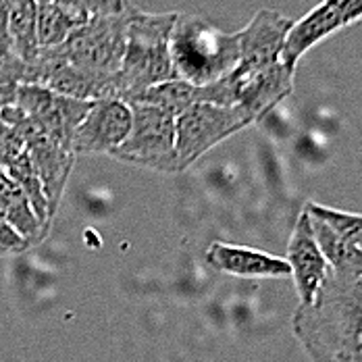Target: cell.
I'll return each mask as SVG.
<instances>
[{
  "label": "cell",
  "instance_id": "cell-9",
  "mask_svg": "<svg viewBox=\"0 0 362 362\" xmlns=\"http://www.w3.org/2000/svg\"><path fill=\"white\" fill-rule=\"evenodd\" d=\"M15 105L44 136L73 150V136L94 103L63 96L42 86H21Z\"/></svg>",
  "mask_w": 362,
  "mask_h": 362
},
{
  "label": "cell",
  "instance_id": "cell-1",
  "mask_svg": "<svg viewBox=\"0 0 362 362\" xmlns=\"http://www.w3.org/2000/svg\"><path fill=\"white\" fill-rule=\"evenodd\" d=\"M136 4L100 15L77 28L61 46L40 48L28 63V83L79 100L117 96V77L127 48V28Z\"/></svg>",
  "mask_w": 362,
  "mask_h": 362
},
{
  "label": "cell",
  "instance_id": "cell-6",
  "mask_svg": "<svg viewBox=\"0 0 362 362\" xmlns=\"http://www.w3.org/2000/svg\"><path fill=\"white\" fill-rule=\"evenodd\" d=\"M129 109L134 115L132 132L110 156L160 173H181L175 117L148 105H129Z\"/></svg>",
  "mask_w": 362,
  "mask_h": 362
},
{
  "label": "cell",
  "instance_id": "cell-2",
  "mask_svg": "<svg viewBox=\"0 0 362 362\" xmlns=\"http://www.w3.org/2000/svg\"><path fill=\"white\" fill-rule=\"evenodd\" d=\"M291 329L313 362H362V279L329 271L315 300L293 313Z\"/></svg>",
  "mask_w": 362,
  "mask_h": 362
},
{
  "label": "cell",
  "instance_id": "cell-3",
  "mask_svg": "<svg viewBox=\"0 0 362 362\" xmlns=\"http://www.w3.org/2000/svg\"><path fill=\"white\" fill-rule=\"evenodd\" d=\"M177 13H144L138 6L127 28V48L117 77V98L140 94L177 79L171 61V34Z\"/></svg>",
  "mask_w": 362,
  "mask_h": 362
},
{
  "label": "cell",
  "instance_id": "cell-8",
  "mask_svg": "<svg viewBox=\"0 0 362 362\" xmlns=\"http://www.w3.org/2000/svg\"><path fill=\"white\" fill-rule=\"evenodd\" d=\"M0 121L4 125H8L21 138V142H23L30 158H32V165L36 169L37 177L44 185L48 209H50V215L54 218L67 180L71 175L73 163H75L73 150L50 140L48 136H44L17 105L2 110Z\"/></svg>",
  "mask_w": 362,
  "mask_h": 362
},
{
  "label": "cell",
  "instance_id": "cell-21",
  "mask_svg": "<svg viewBox=\"0 0 362 362\" xmlns=\"http://www.w3.org/2000/svg\"><path fill=\"white\" fill-rule=\"evenodd\" d=\"M28 83V63L17 54H0V112L17 103V92Z\"/></svg>",
  "mask_w": 362,
  "mask_h": 362
},
{
  "label": "cell",
  "instance_id": "cell-19",
  "mask_svg": "<svg viewBox=\"0 0 362 362\" xmlns=\"http://www.w3.org/2000/svg\"><path fill=\"white\" fill-rule=\"evenodd\" d=\"M83 23L88 21L69 8H63L52 2H37V46L40 48L61 46Z\"/></svg>",
  "mask_w": 362,
  "mask_h": 362
},
{
  "label": "cell",
  "instance_id": "cell-22",
  "mask_svg": "<svg viewBox=\"0 0 362 362\" xmlns=\"http://www.w3.org/2000/svg\"><path fill=\"white\" fill-rule=\"evenodd\" d=\"M37 2H52L63 8H69L83 17L86 21L100 17V15H115L121 13L129 2L127 0H37Z\"/></svg>",
  "mask_w": 362,
  "mask_h": 362
},
{
  "label": "cell",
  "instance_id": "cell-14",
  "mask_svg": "<svg viewBox=\"0 0 362 362\" xmlns=\"http://www.w3.org/2000/svg\"><path fill=\"white\" fill-rule=\"evenodd\" d=\"M206 262L218 273L242 277V279H284L291 277L286 258L275 254L254 250L246 246H233L215 242L206 250Z\"/></svg>",
  "mask_w": 362,
  "mask_h": 362
},
{
  "label": "cell",
  "instance_id": "cell-20",
  "mask_svg": "<svg viewBox=\"0 0 362 362\" xmlns=\"http://www.w3.org/2000/svg\"><path fill=\"white\" fill-rule=\"evenodd\" d=\"M304 209L308 211V215L321 218L325 225H329L339 238H344L348 244H352L354 248L362 250V215L356 213H344L337 209H329L323 204H315V202H306Z\"/></svg>",
  "mask_w": 362,
  "mask_h": 362
},
{
  "label": "cell",
  "instance_id": "cell-10",
  "mask_svg": "<svg viewBox=\"0 0 362 362\" xmlns=\"http://www.w3.org/2000/svg\"><path fill=\"white\" fill-rule=\"evenodd\" d=\"M362 19V0H323L306 17L293 23L286 40L281 63L296 71L298 61L329 34Z\"/></svg>",
  "mask_w": 362,
  "mask_h": 362
},
{
  "label": "cell",
  "instance_id": "cell-13",
  "mask_svg": "<svg viewBox=\"0 0 362 362\" xmlns=\"http://www.w3.org/2000/svg\"><path fill=\"white\" fill-rule=\"evenodd\" d=\"M296 21L284 17L277 11L262 8L252 17L246 30L240 32L242 59L240 65L248 67H267L281 61L286 40L290 36Z\"/></svg>",
  "mask_w": 362,
  "mask_h": 362
},
{
  "label": "cell",
  "instance_id": "cell-23",
  "mask_svg": "<svg viewBox=\"0 0 362 362\" xmlns=\"http://www.w3.org/2000/svg\"><path fill=\"white\" fill-rule=\"evenodd\" d=\"M28 248H32V246L19 235V231L0 213V254H21Z\"/></svg>",
  "mask_w": 362,
  "mask_h": 362
},
{
  "label": "cell",
  "instance_id": "cell-17",
  "mask_svg": "<svg viewBox=\"0 0 362 362\" xmlns=\"http://www.w3.org/2000/svg\"><path fill=\"white\" fill-rule=\"evenodd\" d=\"M123 103L156 107V109L171 112L177 119L192 105L198 103V86L187 83L183 79H171V81L152 86V88H148V90L140 92V94L127 96V98H123Z\"/></svg>",
  "mask_w": 362,
  "mask_h": 362
},
{
  "label": "cell",
  "instance_id": "cell-7",
  "mask_svg": "<svg viewBox=\"0 0 362 362\" xmlns=\"http://www.w3.org/2000/svg\"><path fill=\"white\" fill-rule=\"evenodd\" d=\"M254 123L252 115L240 107H218L211 103L192 105L175 119L180 169L185 171L211 148Z\"/></svg>",
  "mask_w": 362,
  "mask_h": 362
},
{
  "label": "cell",
  "instance_id": "cell-15",
  "mask_svg": "<svg viewBox=\"0 0 362 362\" xmlns=\"http://www.w3.org/2000/svg\"><path fill=\"white\" fill-rule=\"evenodd\" d=\"M0 169H4L13 180L17 181L23 192L28 194L32 209L36 213L37 221L44 225V229L50 231L52 215L48 209V200L44 194V185L37 177L36 169L32 165V158L21 142V138L0 121Z\"/></svg>",
  "mask_w": 362,
  "mask_h": 362
},
{
  "label": "cell",
  "instance_id": "cell-12",
  "mask_svg": "<svg viewBox=\"0 0 362 362\" xmlns=\"http://www.w3.org/2000/svg\"><path fill=\"white\" fill-rule=\"evenodd\" d=\"M286 260L291 269V279L296 284L300 304L302 306L310 304L331 269L317 244L306 209H302L300 217L296 221V227L291 231Z\"/></svg>",
  "mask_w": 362,
  "mask_h": 362
},
{
  "label": "cell",
  "instance_id": "cell-11",
  "mask_svg": "<svg viewBox=\"0 0 362 362\" xmlns=\"http://www.w3.org/2000/svg\"><path fill=\"white\" fill-rule=\"evenodd\" d=\"M134 115L117 96L94 100L90 112L73 136V154H109L123 144L132 132Z\"/></svg>",
  "mask_w": 362,
  "mask_h": 362
},
{
  "label": "cell",
  "instance_id": "cell-18",
  "mask_svg": "<svg viewBox=\"0 0 362 362\" xmlns=\"http://www.w3.org/2000/svg\"><path fill=\"white\" fill-rule=\"evenodd\" d=\"M36 23V0H8V34L13 40L15 54L25 63H32L40 52Z\"/></svg>",
  "mask_w": 362,
  "mask_h": 362
},
{
  "label": "cell",
  "instance_id": "cell-5",
  "mask_svg": "<svg viewBox=\"0 0 362 362\" xmlns=\"http://www.w3.org/2000/svg\"><path fill=\"white\" fill-rule=\"evenodd\" d=\"M293 69L281 61L267 67L238 65L233 71L209 86H198V103L240 107L258 123L293 90Z\"/></svg>",
  "mask_w": 362,
  "mask_h": 362
},
{
  "label": "cell",
  "instance_id": "cell-4",
  "mask_svg": "<svg viewBox=\"0 0 362 362\" xmlns=\"http://www.w3.org/2000/svg\"><path fill=\"white\" fill-rule=\"evenodd\" d=\"M240 59V32L225 34L206 19L177 15L171 34V61L177 79L209 86L233 71Z\"/></svg>",
  "mask_w": 362,
  "mask_h": 362
},
{
  "label": "cell",
  "instance_id": "cell-16",
  "mask_svg": "<svg viewBox=\"0 0 362 362\" xmlns=\"http://www.w3.org/2000/svg\"><path fill=\"white\" fill-rule=\"evenodd\" d=\"M0 213L30 246H37L48 235V229L37 221L28 194L4 169H0Z\"/></svg>",
  "mask_w": 362,
  "mask_h": 362
}]
</instances>
